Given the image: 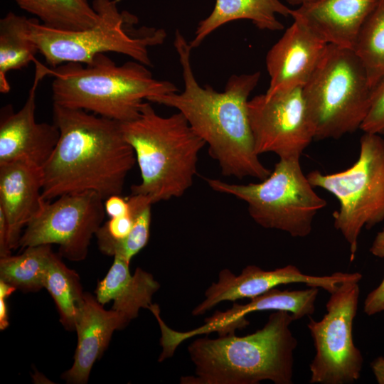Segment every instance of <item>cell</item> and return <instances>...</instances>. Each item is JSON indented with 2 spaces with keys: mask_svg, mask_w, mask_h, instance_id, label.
Returning a JSON list of instances; mask_svg holds the SVG:
<instances>
[{
  "mask_svg": "<svg viewBox=\"0 0 384 384\" xmlns=\"http://www.w3.org/2000/svg\"><path fill=\"white\" fill-rule=\"evenodd\" d=\"M174 46L182 68L183 90L147 101L181 112L208 145L209 154L223 176L266 178L271 171L260 161L255 150L248 114L249 96L260 79V72L233 75L224 90L218 92L198 82L191 61L193 48L179 31L175 32Z\"/></svg>",
  "mask_w": 384,
  "mask_h": 384,
  "instance_id": "cell-1",
  "label": "cell"
},
{
  "mask_svg": "<svg viewBox=\"0 0 384 384\" xmlns=\"http://www.w3.org/2000/svg\"><path fill=\"white\" fill-rule=\"evenodd\" d=\"M53 121L60 136L42 167L43 199L86 191L103 200L121 195L137 161L120 122L56 104L53 105Z\"/></svg>",
  "mask_w": 384,
  "mask_h": 384,
  "instance_id": "cell-2",
  "label": "cell"
},
{
  "mask_svg": "<svg viewBox=\"0 0 384 384\" xmlns=\"http://www.w3.org/2000/svg\"><path fill=\"white\" fill-rule=\"evenodd\" d=\"M294 321L288 311H274L265 326L251 334L195 340L188 351L196 375L181 377V383L292 384L297 346L290 329Z\"/></svg>",
  "mask_w": 384,
  "mask_h": 384,
  "instance_id": "cell-3",
  "label": "cell"
},
{
  "mask_svg": "<svg viewBox=\"0 0 384 384\" xmlns=\"http://www.w3.org/2000/svg\"><path fill=\"white\" fill-rule=\"evenodd\" d=\"M120 126L140 171L142 181L132 186V194L145 196L152 204L182 196L193 185L206 145L185 117L179 112L162 117L147 101L136 119Z\"/></svg>",
  "mask_w": 384,
  "mask_h": 384,
  "instance_id": "cell-4",
  "label": "cell"
},
{
  "mask_svg": "<svg viewBox=\"0 0 384 384\" xmlns=\"http://www.w3.org/2000/svg\"><path fill=\"white\" fill-rule=\"evenodd\" d=\"M47 71L54 77L53 104L119 122L136 119L145 100L178 92L171 82L155 79L145 65L131 60L117 65L105 53L90 64L67 63Z\"/></svg>",
  "mask_w": 384,
  "mask_h": 384,
  "instance_id": "cell-5",
  "label": "cell"
},
{
  "mask_svg": "<svg viewBox=\"0 0 384 384\" xmlns=\"http://www.w3.org/2000/svg\"><path fill=\"white\" fill-rule=\"evenodd\" d=\"M97 22L82 31H63L26 18L25 33L53 68L67 63L90 64L94 58L109 52L125 55L147 67L152 66L150 47L164 43L163 28L142 26L136 16L119 11L117 0H92Z\"/></svg>",
  "mask_w": 384,
  "mask_h": 384,
  "instance_id": "cell-6",
  "label": "cell"
},
{
  "mask_svg": "<svg viewBox=\"0 0 384 384\" xmlns=\"http://www.w3.org/2000/svg\"><path fill=\"white\" fill-rule=\"evenodd\" d=\"M302 93L314 139L321 140L339 139L360 129L373 89L354 51L329 44Z\"/></svg>",
  "mask_w": 384,
  "mask_h": 384,
  "instance_id": "cell-7",
  "label": "cell"
},
{
  "mask_svg": "<svg viewBox=\"0 0 384 384\" xmlns=\"http://www.w3.org/2000/svg\"><path fill=\"white\" fill-rule=\"evenodd\" d=\"M299 159H279L270 174L259 183L206 181L212 190L246 203L250 216L261 227L305 238L311 233L314 219L326 201L314 191Z\"/></svg>",
  "mask_w": 384,
  "mask_h": 384,
  "instance_id": "cell-8",
  "label": "cell"
},
{
  "mask_svg": "<svg viewBox=\"0 0 384 384\" xmlns=\"http://www.w3.org/2000/svg\"><path fill=\"white\" fill-rule=\"evenodd\" d=\"M306 176L313 187L326 190L338 201L334 225L349 245L353 261L362 229L384 220V139L364 132L359 156L351 167L330 174L314 170Z\"/></svg>",
  "mask_w": 384,
  "mask_h": 384,
  "instance_id": "cell-9",
  "label": "cell"
},
{
  "mask_svg": "<svg viewBox=\"0 0 384 384\" xmlns=\"http://www.w3.org/2000/svg\"><path fill=\"white\" fill-rule=\"evenodd\" d=\"M358 280H348L330 293L326 313L319 321L309 317L316 354L309 365L310 383L349 384L360 378L363 357L353 338L360 296Z\"/></svg>",
  "mask_w": 384,
  "mask_h": 384,
  "instance_id": "cell-10",
  "label": "cell"
},
{
  "mask_svg": "<svg viewBox=\"0 0 384 384\" xmlns=\"http://www.w3.org/2000/svg\"><path fill=\"white\" fill-rule=\"evenodd\" d=\"M103 201L92 191L63 195L53 202L46 201L26 225L19 247L56 244L60 257L73 262L84 260L106 214Z\"/></svg>",
  "mask_w": 384,
  "mask_h": 384,
  "instance_id": "cell-11",
  "label": "cell"
},
{
  "mask_svg": "<svg viewBox=\"0 0 384 384\" xmlns=\"http://www.w3.org/2000/svg\"><path fill=\"white\" fill-rule=\"evenodd\" d=\"M248 114L259 155L274 153L279 159L300 158L314 139L302 87L270 97L256 95L249 100Z\"/></svg>",
  "mask_w": 384,
  "mask_h": 384,
  "instance_id": "cell-12",
  "label": "cell"
},
{
  "mask_svg": "<svg viewBox=\"0 0 384 384\" xmlns=\"http://www.w3.org/2000/svg\"><path fill=\"white\" fill-rule=\"evenodd\" d=\"M361 279L362 274L359 272H338L324 276L306 274L292 265L267 271L256 265H248L238 276L230 270L223 269L218 274V282L206 289L205 299L191 314L200 316L222 302L252 299L282 284L303 283L324 289L330 294L345 281H361Z\"/></svg>",
  "mask_w": 384,
  "mask_h": 384,
  "instance_id": "cell-13",
  "label": "cell"
},
{
  "mask_svg": "<svg viewBox=\"0 0 384 384\" xmlns=\"http://www.w3.org/2000/svg\"><path fill=\"white\" fill-rule=\"evenodd\" d=\"M36 75L23 107L14 111L6 105L0 112V164L23 161L42 168L55 149L60 136L55 124L35 119L36 90L47 68L35 60Z\"/></svg>",
  "mask_w": 384,
  "mask_h": 384,
  "instance_id": "cell-14",
  "label": "cell"
},
{
  "mask_svg": "<svg viewBox=\"0 0 384 384\" xmlns=\"http://www.w3.org/2000/svg\"><path fill=\"white\" fill-rule=\"evenodd\" d=\"M292 24L267 53L265 63L270 85L265 93L303 87L309 80L326 50L328 43L302 21Z\"/></svg>",
  "mask_w": 384,
  "mask_h": 384,
  "instance_id": "cell-15",
  "label": "cell"
},
{
  "mask_svg": "<svg viewBox=\"0 0 384 384\" xmlns=\"http://www.w3.org/2000/svg\"><path fill=\"white\" fill-rule=\"evenodd\" d=\"M103 306L95 296L85 292L75 326L78 343L74 362L61 375L68 383H87L93 365L107 348L114 331L129 324L119 312L106 310Z\"/></svg>",
  "mask_w": 384,
  "mask_h": 384,
  "instance_id": "cell-16",
  "label": "cell"
},
{
  "mask_svg": "<svg viewBox=\"0 0 384 384\" xmlns=\"http://www.w3.org/2000/svg\"><path fill=\"white\" fill-rule=\"evenodd\" d=\"M381 0H315L292 9L328 44L353 50L358 35Z\"/></svg>",
  "mask_w": 384,
  "mask_h": 384,
  "instance_id": "cell-17",
  "label": "cell"
},
{
  "mask_svg": "<svg viewBox=\"0 0 384 384\" xmlns=\"http://www.w3.org/2000/svg\"><path fill=\"white\" fill-rule=\"evenodd\" d=\"M42 168L23 161L0 164V210L6 217L12 249L22 229L43 208Z\"/></svg>",
  "mask_w": 384,
  "mask_h": 384,
  "instance_id": "cell-18",
  "label": "cell"
},
{
  "mask_svg": "<svg viewBox=\"0 0 384 384\" xmlns=\"http://www.w3.org/2000/svg\"><path fill=\"white\" fill-rule=\"evenodd\" d=\"M319 289L309 287L304 289L289 291L273 288L250 299L247 304L234 302L232 308L225 311H216L210 317L205 319L204 325L191 330V334L196 336L217 331L219 336L233 334L235 330L249 325L247 314L258 311H286L292 315L294 320L300 319L314 313Z\"/></svg>",
  "mask_w": 384,
  "mask_h": 384,
  "instance_id": "cell-19",
  "label": "cell"
},
{
  "mask_svg": "<svg viewBox=\"0 0 384 384\" xmlns=\"http://www.w3.org/2000/svg\"><path fill=\"white\" fill-rule=\"evenodd\" d=\"M129 263L123 257L114 256L112 266L95 292L101 304L113 301L112 309L128 323L137 317L140 309H149L154 294L160 288L154 276L140 267L132 274Z\"/></svg>",
  "mask_w": 384,
  "mask_h": 384,
  "instance_id": "cell-20",
  "label": "cell"
},
{
  "mask_svg": "<svg viewBox=\"0 0 384 384\" xmlns=\"http://www.w3.org/2000/svg\"><path fill=\"white\" fill-rule=\"evenodd\" d=\"M292 11L280 0H215L212 11L198 23L189 43L196 48L217 28L238 20H249L260 30L281 31L284 26L277 15L291 16Z\"/></svg>",
  "mask_w": 384,
  "mask_h": 384,
  "instance_id": "cell-21",
  "label": "cell"
},
{
  "mask_svg": "<svg viewBox=\"0 0 384 384\" xmlns=\"http://www.w3.org/2000/svg\"><path fill=\"white\" fill-rule=\"evenodd\" d=\"M44 288L55 303L62 325L66 330L75 331L85 292L78 273L68 267L60 256L54 252L47 267Z\"/></svg>",
  "mask_w": 384,
  "mask_h": 384,
  "instance_id": "cell-22",
  "label": "cell"
},
{
  "mask_svg": "<svg viewBox=\"0 0 384 384\" xmlns=\"http://www.w3.org/2000/svg\"><path fill=\"white\" fill-rule=\"evenodd\" d=\"M14 1L20 9L53 28L82 31L92 27L98 21V14L87 0Z\"/></svg>",
  "mask_w": 384,
  "mask_h": 384,
  "instance_id": "cell-23",
  "label": "cell"
},
{
  "mask_svg": "<svg viewBox=\"0 0 384 384\" xmlns=\"http://www.w3.org/2000/svg\"><path fill=\"white\" fill-rule=\"evenodd\" d=\"M26 18L9 11L0 20V92L3 94L11 90L7 74L27 67L38 53L25 33Z\"/></svg>",
  "mask_w": 384,
  "mask_h": 384,
  "instance_id": "cell-24",
  "label": "cell"
},
{
  "mask_svg": "<svg viewBox=\"0 0 384 384\" xmlns=\"http://www.w3.org/2000/svg\"><path fill=\"white\" fill-rule=\"evenodd\" d=\"M51 245L29 246L18 255L0 257V279L24 292L44 288Z\"/></svg>",
  "mask_w": 384,
  "mask_h": 384,
  "instance_id": "cell-25",
  "label": "cell"
},
{
  "mask_svg": "<svg viewBox=\"0 0 384 384\" xmlns=\"http://www.w3.org/2000/svg\"><path fill=\"white\" fill-rule=\"evenodd\" d=\"M353 50L373 89L384 78V0L380 1L363 25Z\"/></svg>",
  "mask_w": 384,
  "mask_h": 384,
  "instance_id": "cell-26",
  "label": "cell"
},
{
  "mask_svg": "<svg viewBox=\"0 0 384 384\" xmlns=\"http://www.w3.org/2000/svg\"><path fill=\"white\" fill-rule=\"evenodd\" d=\"M127 201L134 218L133 228L124 240L114 246L110 256H119L130 262L149 241L152 203L140 194H132Z\"/></svg>",
  "mask_w": 384,
  "mask_h": 384,
  "instance_id": "cell-27",
  "label": "cell"
},
{
  "mask_svg": "<svg viewBox=\"0 0 384 384\" xmlns=\"http://www.w3.org/2000/svg\"><path fill=\"white\" fill-rule=\"evenodd\" d=\"M369 251L373 255L384 259V227L376 234ZM363 311L368 316L384 311V278L380 284L367 295L363 304Z\"/></svg>",
  "mask_w": 384,
  "mask_h": 384,
  "instance_id": "cell-28",
  "label": "cell"
},
{
  "mask_svg": "<svg viewBox=\"0 0 384 384\" xmlns=\"http://www.w3.org/2000/svg\"><path fill=\"white\" fill-rule=\"evenodd\" d=\"M360 129L363 132L384 134V78L373 89L370 107Z\"/></svg>",
  "mask_w": 384,
  "mask_h": 384,
  "instance_id": "cell-29",
  "label": "cell"
},
{
  "mask_svg": "<svg viewBox=\"0 0 384 384\" xmlns=\"http://www.w3.org/2000/svg\"><path fill=\"white\" fill-rule=\"evenodd\" d=\"M106 214L110 218L119 217L130 213V207L127 199L121 195H112L107 198L104 202Z\"/></svg>",
  "mask_w": 384,
  "mask_h": 384,
  "instance_id": "cell-30",
  "label": "cell"
},
{
  "mask_svg": "<svg viewBox=\"0 0 384 384\" xmlns=\"http://www.w3.org/2000/svg\"><path fill=\"white\" fill-rule=\"evenodd\" d=\"M12 250L9 225L3 211L0 210V257L10 255Z\"/></svg>",
  "mask_w": 384,
  "mask_h": 384,
  "instance_id": "cell-31",
  "label": "cell"
},
{
  "mask_svg": "<svg viewBox=\"0 0 384 384\" xmlns=\"http://www.w3.org/2000/svg\"><path fill=\"white\" fill-rule=\"evenodd\" d=\"M370 367L377 383L384 384V357L380 356L374 359Z\"/></svg>",
  "mask_w": 384,
  "mask_h": 384,
  "instance_id": "cell-32",
  "label": "cell"
},
{
  "mask_svg": "<svg viewBox=\"0 0 384 384\" xmlns=\"http://www.w3.org/2000/svg\"><path fill=\"white\" fill-rule=\"evenodd\" d=\"M6 299L0 298V329H6L9 325V308L6 302Z\"/></svg>",
  "mask_w": 384,
  "mask_h": 384,
  "instance_id": "cell-33",
  "label": "cell"
},
{
  "mask_svg": "<svg viewBox=\"0 0 384 384\" xmlns=\"http://www.w3.org/2000/svg\"><path fill=\"white\" fill-rule=\"evenodd\" d=\"M16 289L0 279V298L7 299Z\"/></svg>",
  "mask_w": 384,
  "mask_h": 384,
  "instance_id": "cell-34",
  "label": "cell"
},
{
  "mask_svg": "<svg viewBox=\"0 0 384 384\" xmlns=\"http://www.w3.org/2000/svg\"><path fill=\"white\" fill-rule=\"evenodd\" d=\"M291 6H300L302 5L312 2L315 0H286Z\"/></svg>",
  "mask_w": 384,
  "mask_h": 384,
  "instance_id": "cell-35",
  "label": "cell"
},
{
  "mask_svg": "<svg viewBox=\"0 0 384 384\" xmlns=\"http://www.w3.org/2000/svg\"><path fill=\"white\" fill-rule=\"evenodd\" d=\"M164 324H162L161 326H162ZM160 343H161V342H160ZM161 347H162V346H161ZM162 349H163V348H162ZM163 351H164V349H163ZM164 353H166V352L164 351ZM166 353L168 354L167 353ZM168 355H170V354H168ZM173 355H174V354H173ZM170 356H172V355H170Z\"/></svg>",
  "mask_w": 384,
  "mask_h": 384,
  "instance_id": "cell-36",
  "label": "cell"
}]
</instances>
